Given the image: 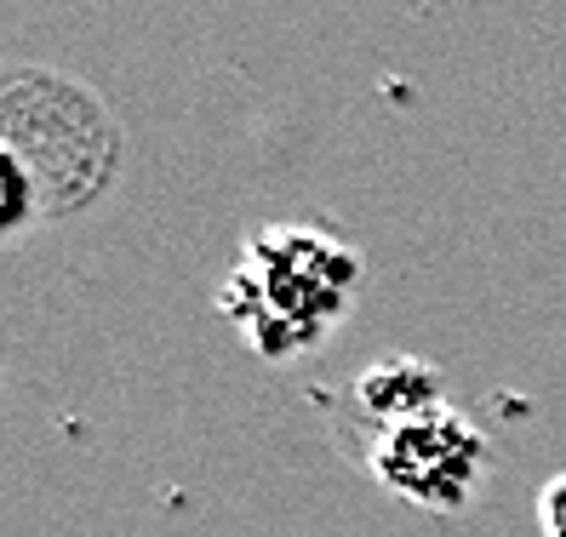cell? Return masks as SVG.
<instances>
[{
  "mask_svg": "<svg viewBox=\"0 0 566 537\" xmlns=\"http://www.w3.org/2000/svg\"><path fill=\"white\" fill-rule=\"evenodd\" d=\"M355 407L373 418V429L401 423L429 407H447V378H441V366H429L418 355H384L355 378Z\"/></svg>",
  "mask_w": 566,
  "mask_h": 537,
  "instance_id": "3957f363",
  "label": "cell"
},
{
  "mask_svg": "<svg viewBox=\"0 0 566 537\" xmlns=\"http://www.w3.org/2000/svg\"><path fill=\"white\" fill-rule=\"evenodd\" d=\"M538 526H544V537H566V475H555L538 492Z\"/></svg>",
  "mask_w": 566,
  "mask_h": 537,
  "instance_id": "277c9868",
  "label": "cell"
},
{
  "mask_svg": "<svg viewBox=\"0 0 566 537\" xmlns=\"http://www.w3.org/2000/svg\"><path fill=\"white\" fill-rule=\"evenodd\" d=\"M360 292V252L310 223L258 229L218 286V315L258 360L321 349Z\"/></svg>",
  "mask_w": 566,
  "mask_h": 537,
  "instance_id": "6da1fadb",
  "label": "cell"
},
{
  "mask_svg": "<svg viewBox=\"0 0 566 537\" xmlns=\"http://www.w3.org/2000/svg\"><path fill=\"white\" fill-rule=\"evenodd\" d=\"M366 475L389 497L412 503V509L458 515L481 492L486 434L447 400V407H429L418 418L373 429V441H366Z\"/></svg>",
  "mask_w": 566,
  "mask_h": 537,
  "instance_id": "7a4b0ae2",
  "label": "cell"
}]
</instances>
